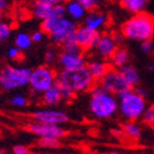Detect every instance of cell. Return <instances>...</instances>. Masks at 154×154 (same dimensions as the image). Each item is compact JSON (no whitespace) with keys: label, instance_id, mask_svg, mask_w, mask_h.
Here are the masks:
<instances>
[{"label":"cell","instance_id":"1","mask_svg":"<svg viewBox=\"0 0 154 154\" xmlns=\"http://www.w3.org/2000/svg\"><path fill=\"white\" fill-rule=\"evenodd\" d=\"M88 108L93 116L99 120H107L119 112L118 96L113 95L96 83L90 91Z\"/></svg>","mask_w":154,"mask_h":154},{"label":"cell","instance_id":"2","mask_svg":"<svg viewBox=\"0 0 154 154\" xmlns=\"http://www.w3.org/2000/svg\"><path fill=\"white\" fill-rule=\"evenodd\" d=\"M121 32L124 38L131 41L143 42L152 40L154 36V16L144 11L133 14L123 23Z\"/></svg>","mask_w":154,"mask_h":154},{"label":"cell","instance_id":"3","mask_svg":"<svg viewBox=\"0 0 154 154\" xmlns=\"http://www.w3.org/2000/svg\"><path fill=\"white\" fill-rule=\"evenodd\" d=\"M86 66L77 69H62L57 72L56 84L59 88L71 91L73 94L88 92L96 84Z\"/></svg>","mask_w":154,"mask_h":154},{"label":"cell","instance_id":"4","mask_svg":"<svg viewBox=\"0 0 154 154\" xmlns=\"http://www.w3.org/2000/svg\"><path fill=\"white\" fill-rule=\"evenodd\" d=\"M119 112L127 121H137L146 109V100L143 96L131 88L118 95Z\"/></svg>","mask_w":154,"mask_h":154},{"label":"cell","instance_id":"5","mask_svg":"<svg viewBox=\"0 0 154 154\" xmlns=\"http://www.w3.org/2000/svg\"><path fill=\"white\" fill-rule=\"evenodd\" d=\"M78 25L69 17H49L41 21V30L50 37L52 41L60 44L75 32Z\"/></svg>","mask_w":154,"mask_h":154},{"label":"cell","instance_id":"6","mask_svg":"<svg viewBox=\"0 0 154 154\" xmlns=\"http://www.w3.org/2000/svg\"><path fill=\"white\" fill-rule=\"evenodd\" d=\"M31 70L27 67L7 65L0 69V88L13 92L28 86Z\"/></svg>","mask_w":154,"mask_h":154},{"label":"cell","instance_id":"7","mask_svg":"<svg viewBox=\"0 0 154 154\" xmlns=\"http://www.w3.org/2000/svg\"><path fill=\"white\" fill-rule=\"evenodd\" d=\"M56 77L57 72L51 66H48V65L39 66L31 70L28 88L33 94L41 95L44 91L56 83Z\"/></svg>","mask_w":154,"mask_h":154},{"label":"cell","instance_id":"8","mask_svg":"<svg viewBox=\"0 0 154 154\" xmlns=\"http://www.w3.org/2000/svg\"><path fill=\"white\" fill-rule=\"evenodd\" d=\"M98 84L103 86L106 91L113 94V95H120L121 93L128 91L133 88L128 83L126 82V80L121 75V72L119 69L110 67V69L107 71L105 75L98 81Z\"/></svg>","mask_w":154,"mask_h":154},{"label":"cell","instance_id":"9","mask_svg":"<svg viewBox=\"0 0 154 154\" xmlns=\"http://www.w3.org/2000/svg\"><path fill=\"white\" fill-rule=\"evenodd\" d=\"M26 131L39 138H56L62 139L67 135L66 129L60 125L42 123V122H30L26 125Z\"/></svg>","mask_w":154,"mask_h":154},{"label":"cell","instance_id":"10","mask_svg":"<svg viewBox=\"0 0 154 154\" xmlns=\"http://www.w3.org/2000/svg\"><path fill=\"white\" fill-rule=\"evenodd\" d=\"M30 118L32 121L42 122V123L55 124V125L63 126L64 124L69 122V116L65 111L59 110L54 108H46V109H39L31 112Z\"/></svg>","mask_w":154,"mask_h":154},{"label":"cell","instance_id":"11","mask_svg":"<svg viewBox=\"0 0 154 154\" xmlns=\"http://www.w3.org/2000/svg\"><path fill=\"white\" fill-rule=\"evenodd\" d=\"M73 36L77 43L82 48L83 51H90L95 48L100 37V31L93 30L85 25H81L77 27Z\"/></svg>","mask_w":154,"mask_h":154},{"label":"cell","instance_id":"12","mask_svg":"<svg viewBox=\"0 0 154 154\" xmlns=\"http://www.w3.org/2000/svg\"><path fill=\"white\" fill-rule=\"evenodd\" d=\"M118 46L119 45L116 43L112 37V33H100V37L94 50L99 58L109 60Z\"/></svg>","mask_w":154,"mask_h":154},{"label":"cell","instance_id":"13","mask_svg":"<svg viewBox=\"0 0 154 154\" xmlns=\"http://www.w3.org/2000/svg\"><path fill=\"white\" fill-rule=\"evenodd\" d=\"M57 65L62 69H77L86 66V59L83 54H70L60 52L57 58Z\"/></svg>","mask_w":154,"mask_h":154},{"label":"cell","instance_id":"14","mask_svg":"<svg viewBox=\"0 0 154 154\" xmlns=\"http://www.w3.org/2000/svg\"><path fill=\"white\" fill-rule=\"evenodd\" d=\"M108 15L98 10L88 11L85 17L83 18V25L93 30L100 31L108 24Z\"/></svg>","mask_w":154,"mask_h":154},{"label":"cell","instance_id":"15","mask_svg":"<svg viewBox=\"0 0 154 154\" xmlns=\"http://www.w3.org/2000/svg\"><path fill=\"white\" fill-rule=\"evenodd\" d=\"M64 5L66 10V16L73 22L83 21L88 13V10L78 0H66Z\"/></svg>","mask_w":154,"mask_h":154},{"label":"cell","instance_id":"16","mask_svg":"<svg viewBox=\"0 0 154 154\" xmlns=\"http://www.w3.org/2000/svg\"><path fill=\"white\" fill-rule=\"evenodd\" d=\"M110 64L105 59H92L90 62H86V68L91 73L92 78L98 82L103 75L110 69Z\"/></svg>","mask_w":154,"mask_h":154},{"label":"cell","instance_id":"17","mask_svg":"<svg viewBox=\"0 0 154 154\" xmlns=\"http://www.w3.org/2000/svg\"><path fill=\"white\" fill-rule=\"evenodd\" d=\"M62 100V91H60V88H59V86L56 83L54 85H52L51 88H49L41 94V101L46 107H51V108L52 107H55Z\"/></svg>","mask_w":154,"mask_h":154},{"label":"cell","instance_id":"18","mask_svg":"<svg viewBox=\"0 0 154 154\" xmlns=\"http://www.w3.org/2000/svg\"><path fill=\"white\" fill-rule=\"evenodd\" d=\"M119 71L121 72V75L126 80V82L128 83L133 88H136L140 82V73H139L136 67L133 66L129 63L122 66L121 68H119Z\"/></svg>","mask_w":154,"mask_h":154},{"label":"cell","instance_id":"19","mask_svg":"<svg viewBox=\"0 0 154 154\" xmlns=\"http://www.w3.org/2000/svg\"><path fill=\"white\" fill-rule=\"evenodd\" d=\"M53 9L54 5H46L40 0H36L31 8V13L37 20L43 21L49 17H53Z\"/></svg>","mask_w":154,"mask_h":154},{"label":"cell","instance_id":"20","mask_svg":"<svg viewBox=\"0 0 154 154\" xmlns=\"http://www.w3.org/2000/svg\"><path fill=\"white\" fill-rule=\"evenodd\" d=\"M129 58H131L129 52L125 48H123V46H118L116 50L114 51V53L112 54V56L109 59V64L113 68L119 69V68H121L124 65L128 64Z\"/></svg>","mask_w":154,"mask_h":154},{"label":"cell","instance_id":"21","mask_svg":"<svg viewBox=\"0 0 154 154\" xmlns=\"http://www.w3.org/2000/svg\"><path fill=\"white\" fill-rule=\"evenodd\" d=\"M122 131L134 140H138L142 136V128L135 121H127L122 125Z\"/></svg>","mask_w":154,"mask_h":154},{"label":"cell","instance_id":"22","mask_svg":"<svg viewBox=\"0 0 154 154\" xmlns=\"http://www.w3.org/2000/svg\"><path fill=\"white\" fill-rule=\"evenodd\" d=\"M149 0H121V5L126 11L136 14L143 12Z\"/></svg>","mask_w":154,"mask_h":154},{"label":"cell","instance_id":"23","mask_svg":"<svg viewBox=\"0 0 154 154\" xmlns=\"http://www.w3.org/2000/svg\"><path fill=\"white\" fill-rule=\"evenodd\" d=\"M60 50L62 52H66V53H70V54H83V49L79 44L77 43L75 39L73 33L70 35L68 38L60 44Z\"/></svg>","mask_w":154,"mask_h":154},{"label":"cell","instance_id":"24","mask_svg":"<svg viewBox=\"0 0 154 154\" xmlns=\"http://www.w3.org/2000/svg\"><path fill=\"white\" fill-rule=\"evenodd\" d=\"M32 40L29 33H27L26 31H18L14 37V44L15 46H17L18 49H21L22 51H26L31 48L32 45Z\"/></svg>","mask_w":154,"mask_h":154},{"label":"cell","instance_id":"25","mask_svg":"<svg viewBox=\"0 0 154 154\" xmlns=\"http://www.w3.org/2000/svg\"><path fill=\"white\" fill-rule=\"evenodd\" d=\"M38 146L44 149H57L60 146V139L56 138H39Z\"/></svg>","mask_w":154,"mask_h":154},{"label":"cell","instance_id":"26","mask_svg":"<svg viewBox=\"0 0 154 154\" xmlns=\"http://www.w3.org/2000/svg\"><path fill=\"white\" fill-rule=\"evenodd\" d=\"M12 35V25L8 22H0V43L7 41Z\"/></svg>","mask_w":154,"mask_h":154},{"label":"cell","instance_id":"27","mask_svg":"<svg viewBox=\"0 0 154 154\" xmlns=\"http://www.w3.org/2000/svg\"><path fill=\"white\" fill-rule=\"evenodd\" d=\"M9 103H10L11 106L15 107V108H24L28 105V99L23 94H15L10 98Z\"/></svg>","mask_w":154,"mask_h":154},{"label":"cell","instance_id":"28","mask_svg":"<svg viewBox=\"0 0 154 154\" xmlns=\"http://www.w3.org/2000/svg\"><path fill=\"white\" fill-rule=\"evenodd\" d=\"M141 122L146 125L149 126H154V105L146 107V109L144 110V112L141 116Z\"/></svg>","mask_w":154,"mask_h":154},{"label":"cell","instance_id":"29","mask_svg":"<svg viewBox=\"0 0 154 154\" xmlns=\"http://www.w3.org/2000/svg\"><path fill=\"white\" fill-rule=\"evenodd\" d=\"M58 52L57 50H55L54 48H50L45 51L44 53V62L45 65L48 66H52L57 63V58H58Z\"/></svg>","mask_w":154,"mask_h":154},{"label":"cell","instance_id":"30","mask_svg":"<svg viewBox=\"0 0 154 154\" xmlns=\"http://www.w3.org/2000/svg\"><path fill=\"white\" fill-rule=\"evenodd\" d=\"M78 1L88 11L97 10V8L103 2V0H78Z\"/></svg>","mask_w":154,"mask_h":154},{"label":"cell","instance_id":"31","mask_svg":"<svg viewBox=\"0 0 154 154\" xmlns=\"http://www.w3.org/2000/svg\"><path fill=\"white\" fill-rule=\"evenodd\" d=\"M8 57L12 60H20V59L23 57V52L21 49H18L17 46H11L10 49L8 50V53H7Z\"/></svg>","mask_w":154,"mask_h":154},{"label":"cell","instance_id":"32","mask_svg":"<svg viewBox=\"0 0 154 154\" xmlns=\"http://www.w3.org/2000/svg\"><path fill=\"white\" fill-rule=\"evenodd\" d=\"M140 50L146 55L151 54L154 50V44L152 42V40H146V41L140 42Z\"/></svg>","mask_w":154,"mask_h":154},{"label":"cell","instance_id":"33","mask_svg":"<svg viewBox=\"0 0 154 154\" xmlns=\"http://www.w3.org/2000/svg\"><path fill=\"white\" fill-rule=\"evenodd\" d=\"M13 154H31V151L29 150L28 146H24V144H16L13 146L12 149Z\"/></svg>","mask_w":154,"mask_h":154},{"label":"cell","instance_id":"34","mask_svg":"<svg viewBox=\"0 0 154 154\" xmlns=\"http://www.w3.org/2000/svg\"><path fill=\"white\" fill-rule=\"evenodd\" d=\"M44 36H45V33H44L41 29H40V30L33 31V32L30 35L31 40H32L33 43H39V42H41L42 40H43Z\"/></svg>","mask_w":154,"mask_h":154},{"label":"cell","instance_id":"35","mask_svg":"<svg viewBox=\"0 0 154 154\" xmlns=\"http://www.w3.org/2000/svg\"><path fill=\"white\" fill-rule=\"evenodd\" d=\"M11 0H0V12H7L10 8Z\"/></svg>","mask_w":154,"mask_h":154},{"label":"cell","instance_id":"36","mask_svg":"<svg viewBox=\"0 0 154 154\" xmlns=\"http://www.w3.org/2000/svg\"><path fill=\"white\" fill-rule=\"evenodd\" d=\"M112 37H113L114 41H116V43L118 44V45L123 42V39H125V38H124V36H123V33H122L121 31H120V32H113Z\"/></svg>","mask_w":154,"mask_h":154},{"label":"cell","instance_id":"37","mask_svg":"<svg viewBox=\"0 0 154 154\" xmlns=\"http://www.w3.org/2000/svg\"><path fill=\"white\" fill-rule=\"evenodd\" d=\"M42 2L46 3V5H63L65 3L66 0H40Z\"/></svg>","mask_w":154,"mask_h":154},{"label":"cell","instance_id":"38","mask_svg":"<svg viewBox=\"0 0 154 154\" xmlns=\"http://www.w3.org/2000/svg\"><path fill=\"white\" fill-rule=\"evenodd\" d=\"M146 69L150 72H154V62H149L146 64Z\"/></svg>","mask_w":154,"mask_h":154},{"label":"cell","instance_id":"39","mask_svg":"<svg viewBox=\"0 0 154 154\" xmlns=\"http://www.w3.org/2000/svg\"><path fill=\"white\" fill-rule=\"evenodd\" d=\"M0 154H9L8 152L5 151V150H2V149H0Z\"/></svg>","mask_w":154,"mask_h":154},{"label":"cell","instance_id":"40","mask_svg":"<svg viewBox=\"0 0 154 154\" xmlns=\"http://www.w3.org/2000/svg\"><path fill=\"white\" fill-rule=\"evenodd\" d=\"M62 154H79V153H77V152H65V153Z\"/></svg>","mask_w":154,"mask_h":154},{"label":"cell","instance_id":"41","mask_svg":"<svg viewBox=\"0 0 154 154\" xmlns=\"http://www.w3.org/2000/svg\"><path fill=\"white\" fill-rule=\"evenodd\" d=\"M3 21V13L2 12H0V22Z\"/></svg>","mask_w":154,"mask_h":154},{"label":"cell","instance_id":"42","mask_svg":"<svg viewBox=\"0 0 154 154\" xmlns=\"http://www.w3.org/2000/svg\"><path fill=\"white\" fill-rule=\"evenodd\" d=\"M109 154H122V153H120V152H116V151H112V152H110Z\"/></svg>","mask_w":154,"mask_h":154},{"label":"cell","instance_id":"43","mask_svg":"<svg viewBox=\"0 0 154 154\" xmlns=\"http://www.w3.org/2000/svg\"><path fill=\"white\" fill-rule=\"evenodd\" d=\"M119 1H121V0H119Z\"/></svg>","mask_w":154,"mask_h":154}]
</instances>
